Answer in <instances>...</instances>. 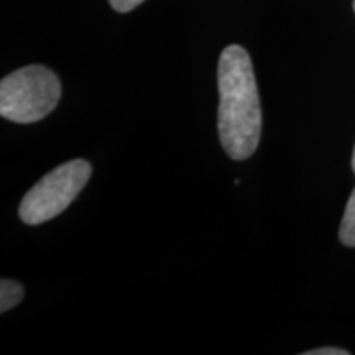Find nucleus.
Segmentation results:
<instances>
[{"instance_id": "0eeeda50", "label": "nucleus", "mask_w": 355, "mask_h": 355, "mask_svg": "<svg viewBox=\"0 0 355 355\" xmlns=\"http://www.w3.org/2000/svg\"><path fill=\"white\" fill-rule=\"evenodd\" d=\"M350 352L345 349L339 347H324V349H314L308 350V352H303V355H349Z\"/></svg>"}, {"instance_id": "39448f33", "label": "nucleus", "mask_w": 355, "mask_h": 355, "mask_svg": "<svg viewBox=\"0 0 355 355\" xmlns=\"http://www.w3.org/2000/svg\"><path fill=\"white\" fill-rule=\"evenodd\" d=\"M339 241L345 247H355V189L350 194L347 206H345L344 217L339 229Z\"/></svg>"}, {"instance_id": "f257e3e1", "label": "nucleus", "mask_w": 355, "mask_h": 355, "mask_svg": "<svg viewBox=\"0 0 355 355\" xmlns=\"http://www.w3.org/2000/svg\"><path fill=\"white\" fill-rule=\"evenodd\" d=\"M217 128L229 158L247 159L257 152L261 135V107L254 64L247 50L229 44L220 53Z\"/></svg>"}, {"instance_id": "1a4fd4ad", "label": "nucleus", "mask_w": 355, "mask_h": 355, "mask_svg": "<svg viewBox=\"0 0 355 355\" xmlns=\"http://www.w3.org/2000/svg\"><path fill=\"white\" fill-rule=\"evenodd\" d=\"M354 12H355V0H354Z\"/></svg>"}, {"instance_id": "6e6552de", "label": "nucleus", "mask_w": 355, "mask_h": 355, "mask_svg": "<svg viewBox=\"0 0 355 355\" xmlns=\"http://www.w3.org/2000/svg\"><path fill=\"white\" fill-rule=\"evenodd\" d=\"M352 170L355 173V146H354V155H352Z\"/></svg>"}, {"instance_id": "423d86ee", "label": "nucleus", "mask_w": 355, "mask_h": 355, "mask_svg": "<svg viewBox=\"0 0 355 355\" xmlns=\"http://www.w3.org/2000/svg\"><path fill=\"white\" fill-rule=\"evenodd\" d=\"M110 6H112L114 10L121 12V13H127L133 10L135 7H139L144 0H109Z\"/></svg>"}, {"instance_id": "f03ea898", "label": "nucleus", "mask_w": 355, "mask_h": 355, "mask_svg": "<svg viewBox=\"0 0 355 355\" xmlns=\"http://www.w3.org/2000/svg\"><path fill=\"white\" fill-rule=\"evenodd\" d=\"M60 97V78L51 69L25 66L0 83V115L17 123L38 122L55 110Z\"/></svg>"}, {"instance_id": "7ed1b4c3", "label": "nucleus", "mask_w": 355, "mask_h": 355, "mask_svg": "<svg viewBox=\"0 0 355 355\" xmlns=\"http://www.w3.org/2000/svg\"><path fill=\"white\" fill-rule=\"evenodd\" d=\"M92 175L86 159L63 163L44 175L21 199L19 214L28 225H38L60 216L76 199Z\"/></svg>"}, {"instance_id": "20e7f679", "label": "nucleus", "mask_w": 355, "mask_h": 355, "mask_svg": "<svg viewBox=\"0 0 355 355\" xmlns=\"http://www.w3.org/2000/svg\"><path fill=\"white\" fill-rule=\"evenodd\" d=\"M24 300V286L13 279L0 282V313H7Z\"/></svg>"}]
</instances>
